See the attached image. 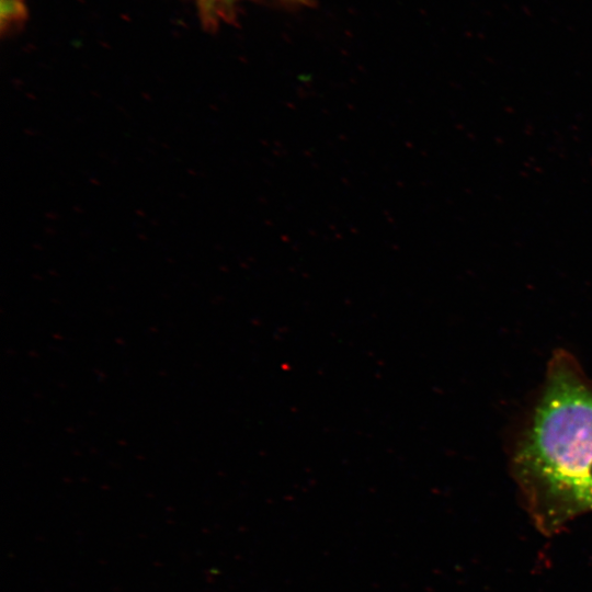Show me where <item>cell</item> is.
<instances>
[{
	"label": "cell",
	"instance_id": "1",
	"mask_svg": "<svg viewBox=\"0 0 592 592\" xmlns=\"http://www.w3.org/2000/svg\"><path fill=\"white\" fill-rule=\"evenodd\" d=\"M517 482L546 522L592 511V382L560 350L512 460Z\"/></svg>",
	"mask_w": 592,
	"mask_h": 592
},
{
	"label": "cell",
	"instance_id": "2",
	"mask_svg": "<svg viewBox=\"0 0 592 592\" xmlns=\"http://www.w3.org/2000/svg\"><path fill=\"white\" fill-rule=\"evenodd\" d=\"M198 5L201 8V12L203 13V16L206 19L210 18L215 14L216 8L219 5V3L228 2L229 0H197Z\"/></svg>",
	"mask_w": 592,
	"mask_h": 592
}]
</instances>
